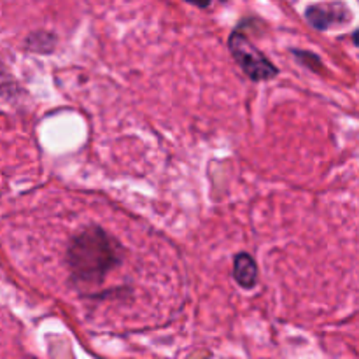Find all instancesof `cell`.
I'll use <instances>...</instances> for the list:
<instances>
[{"instance_id": "1", "label": "cell", "mask_w": 359, "mask_h": 359, "mask_svg": "<svg viewBox=\"0 0 359 359\" xmlns=\"http://www.w3.org/2000/svg\"><path fill=\"white\" fill-rule=\"evenodd\" d=\"M125 258L123 245L98 224H88L72 235L65 263L72 286H95L118 269Z\"/></svg>"}, {"instance_id": "2", "label": "cell", "mask_w": 359, "mask_h": 359, "mask_svg": "<svg viewBox=\"0 0 359 359\" xmlns=\"http://www.w3.org/2000/svg\"><path fill=\"white\" fill-rule=\"evenodd\" d=\"M228 49L242 72L255 83H266L279 76V69L238 28H235L228 37Z\"/></svg>"}, {"instance_id": "3", "label": "cell", "mask_w": 359, "mask_h": 359, "mask_svg": "<svg viewBox=\"0 0 359 359\" xmlns=\"http://www.w3.org/2000/svg\"><path fill=\"white\" fill-rule=\"evenodd\" d=\"M305 20L312 28L319 32H326L333 27H342L353 20V14L347 9L346 4H312L305 11Z\"/></svg>"}, {"instance_id": "4", "label": "cell", "mask_w": 359, "mask_h": 359, "mask_svg": "<svg viewBox=\"0 0 359 359\" xmlns=\"http://www.w3.org/2000/svg\"><path fill=\"white\" fill-rule=\"evenodd\" d=\"M258 265L249 252H238L233 258V279L242 290H255L258 284Z\"/></svg>"}, {"instance_id": "5", "label": "cell", "mask_w": 359, "mask_h": 359, "mask_svg": "<svg viewBox=\"0 0 359 359\" xmlns=\"http://www.w3.org/2000/svg\"><path fill=\"white\" fill-rule=\"evenodd\" d=\"M25 46H27L28 51L49 55V53H53V49H55L56 37L51 32H34V34H30L27 37Z\"/></svg>"}, {"instance_id": "6", "label": "cell", "mask_w": 359, "mask_h": 359, "mask_svg": "<svg viewBox=\"0 0 359 359\" xmlns=\"http://www.w3.org/2000/svg\"><path fill=\"white\" fill-rule=\"evenodd\" d=\"M291 53H293V56L297 58V62L300 63V65L307 67L312 72H321L323 70L321 58H319L318 55H314V53L304 51V49H293Z\"/></svg>"}, {"instance_id": "7", "label": "cell", "mask_w": 359, "mask_h": 359, "mask_svg": "<svg viewBox=\"0 0 359 359\" xmlns=\"http://www.w3.org/2000/svg\"><path fill=\"white\" fill-rule=\"evenodd\" d=\"M184 2L200 7V9H207V7H210V4H212L214 0H184ZM219 2H226V0H219Z\"/></svg>"}, {"instance_id": "8", "label": "cell", "mask_w": 359, "mask_h": 359, "mask_svg": "<svg viewBox=\"0 0 359 359\" xmlns=\"http://www.w3.org/2000/svg\"><path fill=\"white\" fill-rule=\"evenodd\" d=\"M353 42H354V46H358L359 48V28L353 34Z\"/></svg>"}]
</instances>
